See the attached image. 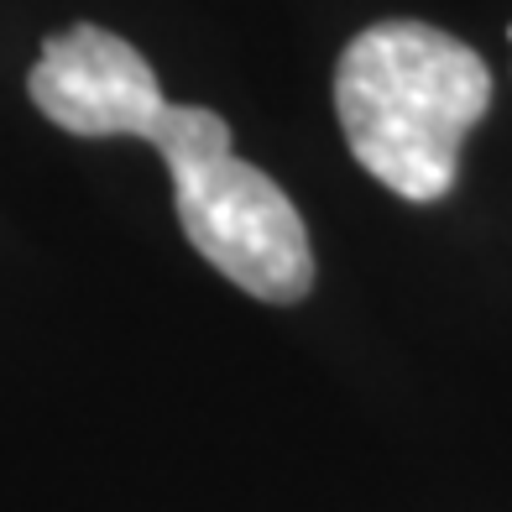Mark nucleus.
Returning a JSON list of instances; mask_svg holds the SVG:
<instances>
[{
  "mask_svg": "<svg viewBox=\"0 0 512 512\" xmlns=\"http://www.w3.org/2000/svg\"><path fill=\"white\" fill-rule=\"evenodd\" d=\"M507 37H512V27H507Z\"/></svg>",
  "mask_w": 512,
  "mask_h": 512,
  "instance_id": "obj_3",
  "label": "nucleus"
},
{
  "mask_svg": "<svg viewBox=\"0 0 512 512\" xmlns=\"http://www.w3.org/2000/svg\"><path fill=\"white\" fill-rule=\"evenodd\" d=\"M492 105L486 58L429 21H377L335 63V115L361 168L408 204L455 189L460 142Z\"/></svg>",
  "mask_w": 512,
  "mask_h": 512,
  "instance_id": "obj_2",
  "label": "nucleus"
},
{
  "mask_svg": "<svg viewBox=\"0 0 512 512\" xmlns=\"http://www.w3.org/2000/svg\"><path fill=\"white\" fill-rule=\"evenodd\" d=\"M27 95L68 136H142L173 173L189 246L262 304H298L314 288V246L298 204L236 157L225 115L173 105L152 63L105 27L53 32L27 74Z\"/></svg>",
  "mask_w": 512,
  "mask_h": 512,
  "instance_id": "obj_1",
  "label": "nucleus"
}]
</instances>
